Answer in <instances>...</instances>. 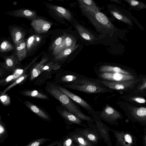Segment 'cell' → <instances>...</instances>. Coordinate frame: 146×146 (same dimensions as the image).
<instances>
[{"label":"cell","mask_w":146,"mask_h":146,"mask_svg":"<svg viewBox=\"0 0 146 146\" xmlns=\"http://www.w3.org/2000/svg\"><path fill=\"white\" fill-rule=\"evenodd\" d=\"M67 35L65 34L56 38L52 44L50 48L51 50L53 51L57 47L59 46L62 43Z\"/></svg>","instance_id":"obj_32"},{"label":"cell","mask_w":146,"mask_h":146,"mask_svg":"<svg viewBox=\"0 0 146 146\" xmlns=\"http://www.w3.org/2000/svg\"><path fill=\"white\" fill-rule=\"evenodd\" d=\"M41 39V36L38 35H34L29 37L26 43L27 52H29L35 48L40 43Z\"/></svg>","instance_id":"obj_17"},{"label":"cell","mask_w":146,"mask_h":146,"mask_svg":"<svg viewBox=\"0 0 146 146\" xmlns=\"http://www.w3.org/2000/svg\"><path fill=\"white\" fill-rule=\"evenodd\" d=\"M31 25L36 32L40 34L47 32L52 24L45 20L36 19L32 20Z\"/></svg>","instance_id":"obj_11"},{"label":"cell","mask_w":146,"mask_h":146,"mask_svg":"<svg viewBox=\"0 0 146 146\" xmlns=\"http://www.w3.org/2000/svg\"><path fill=\"white\" fill-rule=\"evenodd\" d=\"M131 93L146 95V77L144 76L135 86Z\"/></svg>","instance_id":"obj_25"},{"label":"cell","mask_w":146,"mask_h":146,"mask_svg":"<svg viewBox=\"0 0 146 146\" xmlns=\"http://www.w3.org/2000/svg\"><path fill=\"white\" fill-rule=\"evenodd\" d=\"M16 55L20 62L23 60L27 54L26 44L25 40H23L19 44L15 45Z\"/></svg>","instance_id":"obj_21"},{"label":"cell","mask_w":146,"mask_h":146,"mask_svg":"<svg viewBox=\"0 0 146 146\" xmlns=\"http://www.w3.org/2000/svg\"><path fill=\"white\" fill-rule=\"evenodd\" d=\"M146 95L136 93H130L121 95L119 98L122 100L139 106H146Z\"/></svg>","instance_id":"obj_8"},{"label":"cell","mask_w":146,"mask_h":146,"mask_svg":"<svg viewBox=\"0 0 146 146\" xmlns=\"http://www.w3.org/2000/svg\"><path fill=\"white\" fill-rule=\"evenodd\" d=\"M24 103L31 110L39 116L44 119H49V117L48 115L36 105L28 101H25Z\"/></svg>","instance_id":"obj_22"},{"label":"cell","mask_w":146,"mask_h":146,"mask_svg":"<svg viewBox=\"0 0 146 146\" xmlns=\"http://www.w3.org/2000/svg\"><path fill=\"white\" fill-rule=\"evenodd\" d=\"M92 24L99 31L106 33L114 31L115 28L107 17L100 11L87 18Z\"/></svg>","instance_id":"obj_4"},{"label":"cell","mask_w":146,"mask_h":146,"mask_svg":"<svg viewBox=\"0 0 146 146\" xmlns=\"http://www.w3.org/2000/svg\"><path fill=\"white\" fill-rule=\"evenodd\" d=\"M98 79L111 82H119L133 80L141 77L142 75L137 74L126 75L119 73H96Z\"/></svg>","instance_id":"obj_6"},{"label":"cell","mask_w":146,"mask_h":146,"mask_svg":"<svg viewBox=\"0 0 146 146\" xmlns=\"http://www.w3.org/2000/svg\"><path fill=\"white\" fill-rule=\"evenodd\" d=\"M23 94L26 96L44 99H47L48 98L46 95L36 90L25 91L23 93Z\"/></svg>","instance_id":"obj_28"},{"label":"cell","mask_w":146,"mask_h":146,"mask_svg":"<svg viewBox=\"0 0 146 146\" xmlns=\"http://www.w3.org/2000/svg\"><path fill=\"white\" fill-rule=\"evenodd\" d=\"M124 138L125 141L129 143H131L132 141V140L131 136L128 134H126L124 136Z\"/></svg>","instance_id":"obj_36"},{"label":"cell","mask_w":146,"mask_h":146,"mask_svg":"<svg viewBox=\"0 0 146 146\" xmlns=\"http://www.w3.org/2000/svg\"><path fill=\"white\" fill-rule=\"evenodd\" d=\"M5 129L2 125L0 124V137H2L4 134Z\"/></svg>","instance_id":"obj_37"},{"label":"cell","mask_w":146,"mask_h":146,"mask_svg":"<svg viewBox=\"0 0 146 146\" xmlns=\"http://www.w3.org/2000/svg\"><path fill=\"white\" fill-rule=\"evenodd\" d=\"M48 60L47 58H43L40 62L36 65L33 69L31 72L30 79L33 80L38 76L42 72L41 68L44 65Z\"/></svg>","instance_id":"obj_26"},{"label":"cell","mask_w":146,"mask_h":146,"mask_svg":"<svg viewBox=\"0 0 146 146\" xmlns=\"http://www.w3.org/2000/svg\"><path fill=\"white\" fill-rule=\"evenodd\" d=\"M116 103L126 114L138 119L145 118V107L136 106L122 100L117 101Z\"/></svg>","instance_id":"obj_5"},{"label":"cell","mask_w":146,"mask_h":146,"mask_svg":"<svg viewBox=\"0 0 146 146\" xmlns=\"http://www.w3.org/2000/svg\"><path fill=\"white\" fill-rule=\"evenodd\" d=\"M87 137L91 141H94L96 139V137L95 135L91 134H88Z\"/></svg>","instance_id":"obj_38"},{"label":"cell","mask_w":146,"mask_h":146,"mask_svg":"<svg viewBox=\"0 0 146 146\" xmlns=\"http://www.w3.org/2000/svg\"><path fill=\"white\" fill-rule=\"evenodd\" d=\"M78 46V45H76L75 46L66 48L62 50L55 56V59L56 60H60L66 57L76 49Z\"/></svg>","instance_id":"obj_27"},{"label":"cell","mask_w":146,"mask_h":146,"mask_svg":"<svg viewBox=\"0 0 146 146\" xmlns=\"http://www.w3.org/2000/svg\"><path fill=\"white\" fill-rule=\"evenodd\" d=\"M14 48L13 45L7 40H4L0 45V51L5 52L10 51Z\"/></svg>","instance_id":"obj_31"},{"label":"cell","mask_w":146,"mask_h":146,"mask_svg":"<svg viewBox=\"0 0 146 146\" xmlns=\"http://www.w3.org/2000/svg\"><path fill=\"white\" fill-rule=\"evenodd\" d=\"M25 69L17 68L13 72V74L0 80V86H5L9 82L15 81L18 78L23 75L25 70Z\"/></svg>","instance_id":"obj_18"},{"label":"cell","mask_w":146,"mask_h":146,"mask_svg":"<svg viewBox=\"0 0 146 146\" xmlns=\"http://www.w3.org/2000/svg\"><path fill=\"white\" fill-rule=\"evenodd\" d=\"M144 76L136 79L119 82H111L99 80L104 85L113 91H115L123 95L131 93L136 84Z\"/></svg>","instance_id":"obj_3"},{"label":"cell","mask_w":146,"mask_h":146,"mask_svg":"<svg viewBox=\"0 0 146 146\" xmlns=\"http://www.w3.org/2000/svg\"><path fill=\"white\" fill-rule=\"evenodd\" d=\"M28 74H25L21 76L15 80L13 83L7 87L3 91L1 92V94H4L11 88L15 86L17 84L21 83L28 76Z\"/></svg>","instance_id":"obj_30"},{"label":"cell","mask_w":146,"mask_h":146,"mask_svg":"<svg viewBox=\"0 0 146 146\" xmlns=\"http://www.w3.org/2000/svg\"><path fill=\"white\" fill-rule=\"evenodd\" d=\"M64 86L89 94L112 93L113 92L102 84L98 78H81Z\"/></svg>","instance_id":"obj_1"},{"label":"cell","mask_w":146,"mask_h":146,"mask_svg":"<svg viewBox=\"0 0 146 146\" xmlns=\"http://www.w3.org/2000/svg\"><path fill=\"white\" fill-rule=\"evenodd\" d=\"M111 14L116 19L127 24L132 26L133 22L127 16L117 9H113L110 10Z\"/></svg>","instance_id":"obj_24"},{"label":"cell","mask_w":146,"mask_h":146,"mask_svg":"<svg viewBox=\"0 0 146 146\" xmlns=\"http://www.w3.org/2000/svg\"><path fill=\"white\" fill-rule=\"evenodd\" d=\"M76 40L73 36L67 35L62 43L57 47L52 52V54L55 56L62 50L76 45Z\"/></svg>","instance_id":"obj_12"},{"label":"cell","mask_w":146,"mask_h":146,"mask_svg":"<svg viewBox=\"0 0 146 146\" xmlns=\"http://www.w3.org/2000/svg\"><path fill=\"white\" fill-rule=\"evenodd\" d=\"M75 27L80 36L84 39L91 42L96 39L93 34L82 25L76 24Z\"/></svg>","instance_id":"obj_16"},{"label":"cell","mask_w":146,"mask_h":146,"mask_svg":"<svg viewBox=\"0 0 146 146\" xmlns=\"http://www.w3.org/2000/svg\"><path fill=\"white\" fill-rule=\"evenodd\" d=\"M19 61L17 57L15 55H12L5 58L4 62L1 65L6 70L14 72L17 69Z\"/></svg>","instance_id":"obj_14"},{"label":"cell","mask_w":146,"mask_h":146,"mask_svg":"<svg viewBox=\"0 0 146 146\" xmlns=\"http://www.w3.org/2000/svg\"><path fill=\"white\" fill-rule=\"evenodd\" d=\"M96 73H119L126 75L137 74L135 71L130 68L116 65L104 64L100 65L95 69Z\"/></svg>","instance_id":"obj_7"},{"label":"cell","mask_w":146,"mask_h":146,"mask_svg":"<svg viewBox=\"0 0 146 146\" xmlns=\"http://www.w3.org/2000/svg\"><path fill=\"white\" fill-rule=\"evenodd\" d=\"M14 16L16 17L25 18L33 20L36 19V13L34 11L27 9H22L14 11Z\"/></svg>","instance_id":"obj_19"},{"label":"cell","mask_w":146,"mask_h":146,"mask_svg":"<svg viewBox=\"0 0 146 146\" xmlns=\"http://www.w3.org/2000/svg\"><path fill=\"white\" fill-rule=\"evenodd\" d=\"M83 146L82 145H79V146Z\"/></svg>","instance_id":"obj_41"},{"label":"cell","mask_w":146,"mask_h":146,"mask_svg":"<svg viewBox=\"0 0 146 146\" xmlns=\"http://www.w3.org/2000/svg\"><path fill=\"white\" fill-rule=\"evenodd\" d=\"M72 143V139L69 138L66 139L64 142L63 146H71Z\"/></svg>","instance_id":"obj_35"},{"label":"cell","mask_w":146,"mask_h":146,"mask_svg":"<svg viewBox=\"0 0 146 146\" xmlns=\"http://www.w3.org/2000/svg\"><path fill=\"white\" fill-rule=\"evenodd\" d=\"M5 72V71L2 68H0V77H1Z\"/></svg>","instance_id":"obj_39"},{"label":"cell","mask_w":146,"mask_h":146,"mask_svg":"<svg viewBox=\"0 0 146 146\" xmlns=\"http://www.w3.org/2000/svg\"><path fill=\"white\" fill-rule=\"evenodd\" d=\"M2 137H0V139H2Z\"/></svg>","instance_id":"obj_40"},{"label":"cell","mask_w":146,"mask_h":146,"mask_svg":"<svg viewBox=\"0 0 146 146\" xmlns=\"http://www.w3.org/2000/svg\"><path fill=\"white\" fill-rule=\"evenodd\" d=\"M46 91L58 100L69 111L79 118L86 120L90 119V117L83 113L79 108L68 96L62 92L57 86H50L47 88Z\"/></svg>","instance_id":"obj_2"},{"label":"cell","mask_w":146,"mask_h":146,"mask_svg":"<svg viewBox=\"0 0 146 146\" xmlns=\"http://www.w3.org/2000/svg\"><path fill=\"white\" fill-rule=\"evenodd\" d=\"M0 101L4 105L7 106L9 105L11 102L10 97L7 94H1L0 96Z\"/></svg>","instance_id":"obj_33"},{"label":"cell","mask_w":146,"mask_h":146,"mask_svg":"<svg viewBox=\"0 0 146 146\" xmlns=\"http://www.w3.org/2000/svg\"><path fill=\"white\" fill-rule=\"evenodd\" d=\"M99 112L102 117L106 119H116L121 116L120 113L112 106L108 104H106L102 108V110Z\"/></svg>","instance_id":"obj_13"},{"label":"cell","mask_w":146,"mask_h":146,"mask_svg":"<svg viewBox=\"0 0 146 146\" xmlns=\"http://www.w3.org/2000/svg\"><path fill=\"white\" fill-rule=\"evenodd\" d=\"M10 33L15 46L19 44L24 39L25 34L20 28L17 27L13 28L11 30Z\"/></svg>","instance_id":"obj_20"},{"label":"cell","mask_w":146,"mask_h":146,"mask_svg":"<svg viewBox=\"0 0 146 146\" xmlns=\"http://www.w3.org/2000/svg\"><path fill=\"white\" fill-rule=\"evenodd\" d=\"M58 88L70 99L76 102L89 112L94 114L96 112L94 109L86 102L79 96L67 90L63 87L57 86Z\"/></svg>","instance_id":"obj_10"},{"label":"cell","mask_w":146,"mask_h":146,"mask_svg":"<svg viewBox=\"0 0 146 146\" xmlns=\"http://www.w3.org/2000/svg\"><path fill=\"white\" fill-rule=\"evenodd\" d=\"M46 5L60 17L64 18L68 21H70L72 18L70 12L63 7L54 5L46 3Z\"/></svg>","instance_id":"obj_15"},{"label":"cell","mask_w":146,"mask_h":146,"mask_svg":"<svg viewBox=\"0 0 146 146\" xmlns=\"http://www.w3.org/2000/svg\"><path fill=\"white\" fill-rule=\"evenodd\" d=\"M79 7L87 18L99 11L95 2L92 0H78Z\"/></svg>","instance_id":"obj_9"},{"label":"cell","mask_w":146,"mask_h":146,"mask_svg":"<svg viewBox=\"0 0 146 146\" xmlns=\"http://www.w3.org/2000/svg\"><path fill=\"white\" fill-rule=\"evenodd\" d=\"M125 1L132 8L134 9L139 10L146 8V4L142 2L134 0H126Z\"/></svg>","instance_id":"obj_29"},{"label":"cell","mask_w":146,"mask_h":146,"mask_svg":"<svg viewBox=\"0 0 146 146\" xmlns=\"http://www.w3.org/2000/svg\"><path fill=\"white\" fill-rule=\"evenodd\" d=\"M78 79L77 77L74 75H66L63 76L61 78V80L63 82H73Z\"/></svg>","instance_id":"obj_34"},{"label":"cell","mask_w":146,"mask_h":146,"mask_svg":"<svg viewBox=\"0 0 146 146\" xmlns=\"http://www.w3.org/2000/svg\"><path fill=\"white\" fill-rule=\"evenodd\" d=\"M58 112L63 117L69 121L74 123H80L81 121L79 118L66 108L58 110Z\"/></svg>","instance_id":"obj_23"}]
</instances>
